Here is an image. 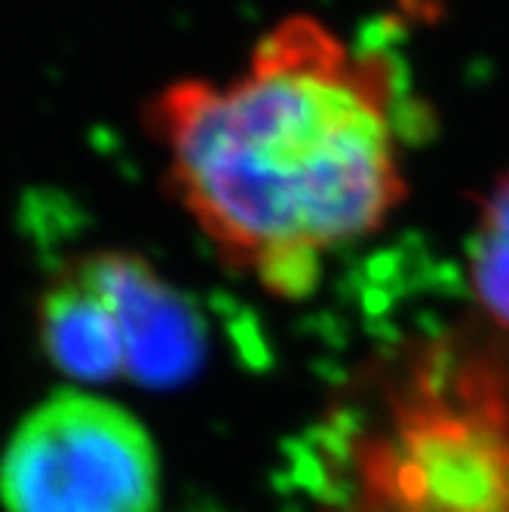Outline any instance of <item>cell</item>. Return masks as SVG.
Listing matches in <instances>:
<instances>
[{
	"label": "cell",
	"mask_w": 509,
	"mask_h": 512,
	"mask_svg": "<svg viewBox=\"0 0 509 512\" xmlns=\"http://www.w3.org/2000/svg\"><path fill=\"white\" fill-rule=\"evenodd\" d=\"M470 286L482 313L509 332V172L482 200L470 234Z\"/></svg>",
	"instance_id": "4"
},
{
	"label": "cell",
	"mask_w": 509,
	"mask_h": 512,
	"mask_svg": "<svg viewBox=\"0 0 509 512\" xmlns=\"http://www.w3.org/2000/svg\"><path fill=\"white\" fill-rule=\"evenodd\" d=\"M99 307L120 381L142 390L188 387L209 359L197 301L132 249H89L65 261Z\"/></svg>",
	"instance_id": "3"
},
{
	"label": "cell",
	"mask_w": 509,
	"mask_h": 512,
	"mask_svg": "<svg viewBox=\"0 0 509 512\" xmlns=\"http://www.w3.org/2000/svg\"><path fill=\"white\" fill-rule=\"evenodd\" d=\"M396 105L387 53L292 13L237 74L151 92L142 126L169 197L221 264L301 301L326 258L378 234L408 194Z\"/></svg>",
	"instance_id": "1"
},
{
	"label": "cell",
	"mask_w": 509,
	"mask_h": 512,
	"mask_svg": "<svg viewBox=\"0 0 509 512\" xmlns=\"http://www.w3.org/2000/svg\"><path fill=\"white\" fill-rule=\"evenodd\" d=\"M160 491L151 430L92 390L46 396L0 451L4 512H157Z\"/></svg>",
	"instance_id": "2"
}]
</instances>
